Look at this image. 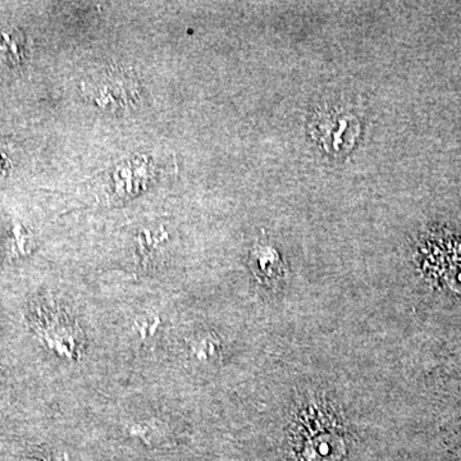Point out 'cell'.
I'll return each instance as SVG.
<instances>
[{
    "instance_id": "cell-4",
    "label": "cell",
    "mask_w": 461,
    "mask_h": 461,
    "mask_svg": "<svg viewBox=\"0 0 461 461\" xmlns=\"http://www.w3.org/2000/svg\"><path fill=\"white\" fill-rule=\"evenodd\" d=\"M191 351L196 359L202 360V362H211V360L220 357L221 342L214 336L208 335L191 346Z\"/></svg>"
},
{
    "instance_id": "cell-3",
    "label": "cell",
    "mask_w": 461,
    "mask_h": 461,
    "mask_svg": "<svg viewBox=\"0 0 461 461\" xmlns=\"http://www.w3.org/2000/svg\"><path fill=\"white\" fill-rule=\"evenodd\" d=\"M251 259H253V268L258 277L269 280V278L276 277L278 275L280 260H278V256L273 249L258 248L257 250H254Z\"/></svg>"
},
{
    "instance_id": "cell-2",
    "label": "cell",
    "mask_w": 461,
    "mask_h": 461,
    "mask_svg": "<svg viewBox=\"0 0 461 461\" xmlns=\"http://www.w3.org/2000/svg\"><path fill=\"white\" fill-rule=\"evenodd\" d=\"M25 38L14 29L0 30V71L20 66L25 58Z\"/></svg>"
},
{
    "instance_id": "cell-1",
    "label": "cell",
    "mask_w": 461,
    "mask_h": 461,
    "mask_svg": "<svg viewBox=\"0 0 461 461\" xmlns=\"http://www.w3.org/2000/svg\"><path fill=\"white\" fill-rule=\"evenodd\" d=\"M104 80L96 81L89 85L87 90L95 91L91 93L94 100L99 103L103 107L109 105H126L132 102L133 91H135V83L132 78L127 76L109 74L105 76Z\"/></svg>"
},
{
    "instance_id": "cell-5",
    "label": "cell",
    "mask_w": 461,
    "mask_h": 461,
    "mask_svg": "<svg viewBox=\"0 0 461 461\" xmlns=\"http://www.w3.org/2000/svg\"><path fill=\"white\" fill-rule=\"evenodd\" d=\"M158 326H159V318L158 317L141 318V320L136 321V329L144 339L153 336Z\"/></svg>"
},
{
    "instance_id": "cell-6",
    "label": "cell",
    "mask_w": 461,
    "mask_h": 461,
    "mask_svg": "<svg viewBox=\"0 0 461 461\" xmlns=\"http://www.w3.org/2000/svg\"><path fill=\"white\" fill-rule=\"evenodd\" d=\"M11 160H9L7 151L0 147V175H7Z\"/></svg>"
}]
</instances>
